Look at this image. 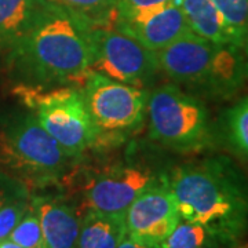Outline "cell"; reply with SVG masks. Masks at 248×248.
<instances>
[{"label": "cell", "mask_w": 248, "mask_h": 248, "mask_svg": "<svg viewBox=\"0 0 248 248\" xmlns=\"http://www.w3.org/2000/svg\"><path fill=\"white\" fill-rule=\"evenodd\" d=\"M181 219L214 233L232 247L248 231V179L226 157L187 161L167 172Z\"/></svg>", "instance_id": "6da1fadb"}, {"label": "cell", "mask_w": 248, "mask_h": 248, "mask_svg": "<svg viewBox=\"0 0 248 248\" xmlns=\"http://www.w3.org/2000/svg\"><path fill=\"white\" fill-rule=\"evenodd\" d=\"M90 27L84 18L47 0L35 25L16 47L36 80L80 84L91 71Z\"/></svg>", "instance_id": "7a4b0ae2"}, {"label": "cell", "mask_w": 248, "mask_h": 248, "mask_svg": "<svg viewBox=\"0 0 248 248\" xmlns=\"http://www.w3.org/2000/svg\"><path fill=\"white\" fill-rule=\"evenodd\" d=\"M156 54L159 71L211 98L234 95L247 80L243 47L213 43L195 32Z\"/></svg>", "instance_id": "3957f363"}, {"label": "cell", "mask_w": 248, "mask_h": 248, "mask_svg": "<svg viewBox=\"0 0 248 248\" xmlns=\"http://www.w3.org/2000/svg\"><path fill=\"white\" fill-rule=\"evenodd\" d=\"M146 113L151 137L181 153L202 152L213 145L208 110L199 98L170 83L148 95Z\"/></svg>", "instance_id": "277c9868"}, {"label": "cell", "mask_w": 248, "mask_h": 248, "mask_svg": "<svg viewBox=\"0 0 248 248\" xmlns=\"http://www.w3.org/2000/svg\"><path fill=\"white\" fill-rule=\"evenodd\" d=\"M1 163L37 185L69 174L75 159L39 123L35 113L18 115L0 131Z\"/></svg>", "instance_id": "5b68a950"}, {"label": "cell", "mask_w": 248, "mask_h": 248, "mask_svg": "<svg viewBox=\"0 0 248 248\" xmlns=\"http://www.w3.org/2000/svg\"><path fill=\"white\" fill-rule=\"evenodd\" d=\"M21 95L43 128L71 156L80 157L97 145V133L80 87L63 86L48 91L24 89Z\"/></svg>", "instance_id": "8992f818"}, {"label": "cell", "mask_w": 248, "mask_h": 248, "mask_svg": "<svg viewBox=\"0 0 248 248\" xmlns=\"http://www.w3.org/2000/svg\"><path fill=\"white\" fill-rule=\"evenodd\" d=\"M80 90L97 133V145L123 138L142 124L148 101L143 89L90 71Z\"/></svg>", "instance_id": "52a82bcc"}, {"label": "cell", "mask_w": 248, "mask_h": 248, "mask_svg": "<svg viewBox=\"0 0 248 248\" xmlns=\"http://www.w3.org/2000/svg\"><path fill=\"white\" fill-rule=\"evenodd\" d=\"M91 71L109 79L145 89L159 71L156 54L113 24L90 27Z\"/></svg>", "instance_id": "ba28073f"}, {"label": "cell", "mask_w": 248, "mask_h": 248, "mask_svg": "<svg viewBox=\"0 0 248 248\" xmlns=\"http://www.w3.org/2000/svg\"><path fill=\"white\" fill-rule=\"evenodd\" d=\"M167 177L143 163H119L89 178L83 189V210L125 214L138 196Z\"/></svg>", "instance_id": "9c48e42d"}, {"label": "cell", "mask_w": 248, "mask_h": 248, "mask_svg": "<svg viewBox=\"0 0 248 248\" xmlns=\"http://www.w3.org/2000/svg\"><path fill=\"white\" fill-rule=\"evenodd\" d=\"M124 215L128 239L159 248L161 241L181 222L177 200L170 189L167 177L138 196Z\"/></svg>", "instance_id": "30bf717a"}, {"label": "cell", "mask_w": 248, "mask_h": 248, "mask_svg": "<svg viewBox=\"0 0 248 248\" xmlns=\"http://www.w3.org/2000/svg\"><path fill=\"white\" fill-rule=\"evenodd\" d=\"M31 204L39 217L46 248H76L81 213L65 197L37 195Z\"/></svg>", "instance_id": "8fae6325"}, {"label": "cell", "mask_w": 248, "mask_h": 248, "mask_svg": "<svg viewBox=\"0 0 248 248\" xmlns=\"http://www.w3.org/2000/svg\"><path fill=\"white\" fill-rule=\"evenodd\" d=\"M113 25L133 36L152 53H159L181 37L193 32L181 6V0L163 7L141 22Z\"/></svg>", "instance_id": "7c38bea8"}, {"label": "cell", "mask_w": 248, "mask_h": 248, "mask_svg": "<svg viewBox=\"0 0 248 248\" xmlns=\"http://www.w3.org/2000/svg\"><path fill=\"white\" fill-rule=\"evenodd\" d=\"M125 237L124 214L83 210L76 248H117Z\"/></svg>", "instance_id": "4fadbf2b"}, {"label": "cell", "mask_w": 248, "mask_h": 248, "mask_svg": "<svg viewBox=\"0 0 248 248\" xmlns=\"http://www.w3.org/2000/svg\"><path fill=\"white\" fill-rule=\"evenodd\" d=\"M193 32L218 45L241 46L213 0H181Z\"/></svg>", "instance_id": "5bb4252c"}, {"label": "cell", "mask_w": 248, "mask_h": 248, "mask_svg": "<svg viewBox=\"0 0 248 248\" xmlns=\"http://www.w3.org/2000/svg\"><path fill=\"white\" fill-rule=\"evenodd\" d=\"M47 0H0V39L18 42L35 25Z\"/></svg>", "instance_id": "9a60e30c"}, {"label": "cell", "mask_w": 248, "mask_h": 248, "mask_svg": "<svg viewBox=\"0 0 248 248\" xmlns=\"http://www.w3.org/2000/svg\"><path fill=\"white\" fill-rule=\"evenodd\" d=\"M218 237L204 226L181 219L175 229L161 241L159 248H221Z\"/></svg>", "instance_id": "2e32d148"}, {"label": "cell", "mask_w": 248, "mask_h": 248, "mask_svg": "<svg viewBox=\"0 0 248 248\" xmlns=\"http://www.w3.org/2000/svg\"><path fill=\"white\" fill-rule=\"evenodd\" d=\"M223 133L233 151L248 160V97L226 110Z\"/></svg>", "instance_id": "e0dca14e"}, {"label": "cell", "mask_w": 248, "mask_h": 248, "mask_svg": "<svg viewBox=\"0 0 248 248\" xmlns=\"http://www.w3.org/2000/svg\"><path fill=\"white\" fill-rule=\"evenodd\" d=\"M84 18L91 25L112 24L116 18L117 0H48Z\"/></svg>", "instance_id": "ac0fdd59"}, {"label": "cell", "mask_w": 248, "mask_h": 248, "mask_svg": "<svg viewBox=\"0 0 248 248\" xmlns=\"http://www.w3.org/2000/svg\"><path fill=\"white\" fill-rule=\"evenodd\" d=\"M177 0H117L116 18L113 24H135L141 22L156 11Z\"/></svg>", "instance_id": "d6986e66"}, {"label": "cell", "mask_w": 248, "mask_h": 248, "mask_svg": "<svg viewBox=\"0 0 248 248\" xmlns=\"http://www.w3.org/2000/svg\"><path fill=\"white\" fill-rule=\"evenodd\" d=\"M9 239L24 248H46L40 221L31 203L27 214L11 232Z\"/></svg>", "instance_id": "ffe728a7"}, {"label": "cell", "mask_w": 248, "mask_h": 248, "mask_svg": "<svg viewBox=\"0 0 248 248\" xmlns=\"http://www.w3.org/2000/svg\"><path fill=\"white\" fill-rule=\"evenodd\" d=\"M243 47L248 25V0H213Z\"/></svg>", "instance_id": "44dd1931"}, {"label": "cell", "mask_w": 248, "mask_h": 248, "mask_svg": "<svg viewBox=\"0 0 248 248\" xmlns=\"http://www.w3.org/2000/svg\"><path fill=\"white\" fill-rule=\"evenodd\" d=\"M29 196L13 197L0 205V241L7 240L29 208Z\"/></svg>", "instance_id": "7402d4cb"}, {"label": "cell", "mask_w": 248, "mask_h": 248, "mask_svg": "<svg viewBox=\"0 0 248 248\" xmlns=\"http://www.w3.org/2000/svg\"><path fill=\"white\" fill-rule=\"evenodd\" d=\"M29 196L25 184L0 171V205L13 197Z\"/></svg>", "instance_id": "603a6c76"}, {"label": "cell", "mask_w": 248, "mask_h": 248, "mask_svg": "<svg viewBox=\"0 0 248 248\" xmlns=\"http://www.w3.org/2000/svg\"><path fill=\"white\" fill-rule=\"evenodd\" d=\"M117 248H152L149 246H145V244H141V243H138V241H134V240L128 239V237H125L123 240V243L119 246Z\"/></svg>", "instance_id": "cb8c5ba5"}, {"label": "cell", "mask_w": 248, "mask_h": 248, "mask_svg": "<svg viewBox=\"0 0 248 248\" xmlns=\"http://www.w3.org/2000/svg\"><path fill=\"white\" fill-rule=\"evenodd\" d=\"M243 53H244V58H246V69H247L248 80V25L247 31H246V36H244V42H243Z\"/></svg>", "instance_id": "d4e9b609"}, {"label": "cell", "mask_w": 248, "mask_h": 248, "mask_svg": "<svg viewBox=\"0 0 248 248\" xmlns=\"http://www.w3.org/2000/svg\"><path fill=\"white\" fill-rule=\"evenodd\" d=\"M0 248H24V247H21V246H18L17 243H14V241H11L10 239H7V240L0 241Z\"/></svg>", "instance_id": "484cf974"}]
</instances>
